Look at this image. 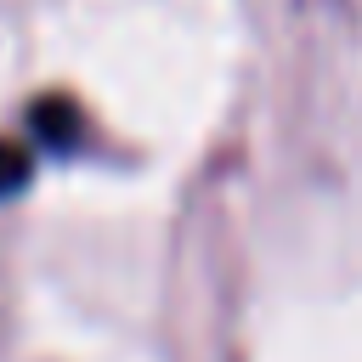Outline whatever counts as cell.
Wrapping results in <instances>:
<instances>
[{"label":"cell","instance_id":"1","mask_svg":"<svg viewBox=\"0 0 362 362\" xmlns=\"http://www.w3.org/2000/svg\"><path fill=\"white\" fill-rule=\"evenodd\" d=\"M28 130H34L45 147L68 153V147L79 141V130H85V113H79L68 96H45V102H34V107H28Z\"/></svg>","mask_w":362,"mask_h":362},{"label":"cell","instance_id":"2","mask_svg":"<svg viewBox=\"0 0 362 362\" xmlns=\"http://www.w3.org/2000/svg\"><path fill=\"white\" fill-rule=\"evenodd\" d=\"M23 181H28V147L0 136V192H23Z\"/></svg>","mask_w":362,"mask_h":362}]
</instances>
